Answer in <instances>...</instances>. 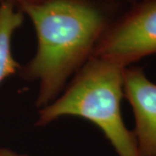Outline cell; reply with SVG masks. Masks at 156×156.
I'll list each match as a JSON object with an SVG mask.
<instances>
[{
    "label": "cell",
    "mask_w": 156,
    "mask_h": 156,
    "mask_svg": "<svg viewBox=\"0 0 156 156\" xmlns=\"http://www.w3.org/2000/svg\"><path fill=\"white\" fill-rule=\"evenodd\" d=\"M23 11L11 2L0 4V85L6 78L20 70L21 66L12 56L11 38L24 19Z\"/></svg>",
    "instance_id": "cell-5"
},
{
    "label": "cell",
    "mask_w": 156,
    "mask_h": 156,
    "mask_svg": "<svg viewBox=\"0 0 156 156\" xmlns=\"http://www.w3.org/2000/svg\"><path fill=\"white\" fill-rule=\"evenodd\" d=\"M41 1H44V0H1V2H11L19 9H21V8L26 5L37 4V3H39Z\"/></svg>",
    "instance_id": "cell-6"
},
{
    "label": "cell",
    "mask_w": 156,
    "mask_h": 156,
    "mask_svg": "<svg viewBox=\"0 0 156 156\" xmlns=\"http://www.w3.org/2000/svg\"><path fill=\"white\" fill-rule=\"evenodd\" d=\"M124 96L132 107L139 156H156V83L147 77L143 69H124Z\"/></svg>",
    "instance_id": "cell-4"
},
{
    "label": "cell",
    "mask_w": 156,
    "mask_h": 156,
    "mask_svg": "<svg viewBox=\"0 0 156 156\" xmlns=\"http://www.w3.org/2000/svg\"><path fill=\"white\" fill-rule=\"evenodd\" d=\"M124 69L91 56L59 96L39 109L35 125L44 127L67 115L81 117L100 128L118 155L139 156L134 132L122 115Z\"/></svg>",
    "instance_id": "cell-2"
},
{
    "label": "cell",
    "mask_w": 156,
    "mask_h": 156,
    "mask_svg": "<svg viewBox=\"0 0 156 156\" xmlns=\"http://www.w3.org/2000/svg\"><path fill=\"white\" fill-rule=\"evenodd\" d=\"M156 55V0H140L109 22L92 56L124 68Z\"/></svg>",
    "instance_id": "cell-3"
},
{
    "label": "cell",
    "mask_w": 156,
    "mask_h": 156,
    "mask_svg": "<svg viewBox=\"0 0 156 156\" xmlns=\"http://www.w3.org/2000/svg\"><path fill=\"white\" fill-rule=\"evenodd\" d=\"M0 156H28L26 154H19L15 151L6 147H0Z\"/></svg>",
    "instance_id": "cell-7"
},
{
    "label": "cell",
    "mask_w": 156,
    "mask_h": 156,
    "mask_svg": "<svg viewBox=\"0 0 156 156\" xmlns=\"http://www.w3.org/2000/svg\"><path fill=\"white\" fill-rule=\"evenodd\" d=\"M33 23L36 54L20 76L37 81L39 109L57 98L68 80L92 56L108 25L105 11L89 0H44L20 9Z\"/></svg>",
    "instance_id": "cell-1"
}]
</instances>
